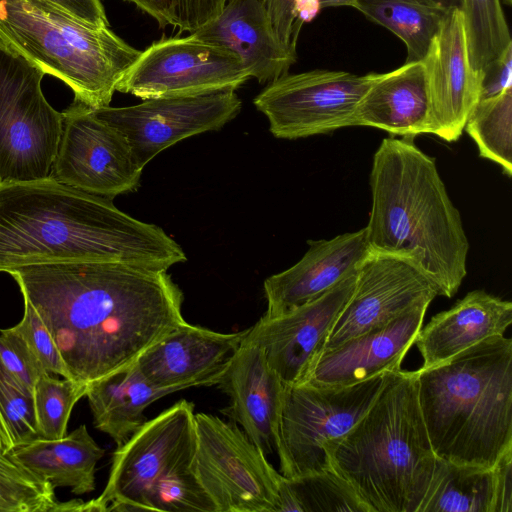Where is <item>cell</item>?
I'll return each mask as SVG.
<instances>
[{"label": "cell", "instance_id": "obj_1", "mask_svg": "<svg viewBox=\"0 0 512 512\" xmlns=\"http://www.w3.org/2000/svg\"><path fill=\"white\" fill-rule=\"evenodd\" d=\"M50 332L71 379L89 384L132 365L186 321L167 270L65 262L9 272Z\"/></svg>", "mask_w": 512, "mask_h": 512}, {"label": "cell", "instance_id": "obj_2", "mask_svg": "<svg viewBox=\"0 0 512 512\" xmlns=\"http://www.w3.org/2000/svg\"><path fill=\"white\" fill-rule=\"evenodd\" d=\"M186 260L161 227L131 217L113 199L52 176L0 183V272L87 261L168 270Z\"/></svg>", "mask_w": 512, "mask_h": 512}, {"label": "cell", "instance_id": "obj_3", "mask_svg": "<svg viewBox=\"0 0 512 512\" xmlns=\"http://www.w3.org/2000/svg\"><path fill=\"white\" fill-rule=\"evenodd\" d=\"M369 250L403 259L437 294L452 297L467 274L469 242L435 159L410 138H385L369 176Z\"/></svg>", "mask_w": 512, "mask_h": 512}, {"label": "cell", "instance_id": "obj_4", "mask_svg": "<svg viewBox=\"0 0 512 512\" xmlns=\"http://www.w3.org/2000/svg\"><path fill=\"white\" fill-rule=\"evenodd\" d=\"M416 377L436 457L493 468L512 449L511 338H487Z\"/></svg>", "mask_w": 512, "mask_h": 512}, {"label": "cell", "instance_id": "obj_5", "mask_svg": "<svg viewBox=\"0 0 512 512\" xmlns=\"http://www.w3.org/2000/svg\"><path fill=\"white\" fill-rule=\"evenodd\" d=\"M324 450L331 469L369 512H417L436 455L419 406L416 371L386 372L369 409Z\"/></svg>", "mask_w": 512, "mask_h": 512}, {"label": "cell", "instance_id": "obj_6", "mask_svg": "<svg viewBox=\"0 0 512 512\" xmlns=\"http://www.w3.org/2000/svg\"><path fill=\"white\" fill-rule=\"evenodd\" d=\"M0 44L63 81L75 102L93 109L110 105L141 54L109 26L85 23L41 0H0Z\"/></svg>", "mask_w": 512, "mask_h": 512}, {"label": "cell", "instance_id": "obj_7", "mask_svg": "<svg viewBox=\"0 0 512 512\" xmlns=\"http://www.w3.org/2000/svg\"><path fill=\"white\" fill-rule=\"evenodd\" d=\"M44 75L0 44V183L51 176L63 114L42 92Z\"/></svg>", "mask_w": 512, "mask_h": 512}, {"label": "cell", "instance_id": "obj_8", "mask_svg": "<svg viewBox=\"0 0 512 512\" xmlns=\"http://www.w3.org/2000/svg\"><path fill=\"white\" fill-rule=\"evenodd\" d=\"M386 372L343 387L284 385L277 453L294 479L332 470L324 447L344 436L374 402Z\"/></svg>", "mask_w": 512, "mask_h": 512}, {"label": "cell", "instance_id": "obj_9", "mask_svg": "<svg viewBox=\"0 0 512 512\" xmlns=\"http://www.w3.org/2000/svg\"><path fill=\"white\" fill-rule=\"evenodd\" d=\"M195 447L194 404L181 400L146 420L124 444L117 446L103 492L84 502V511H144L152 486L192 464Z\"/></svg>", "mask_w": 512, "mask_h": 512}, {"label": "cell", "instance_id": "obj_10", "mask_svg": "<svg viewBox=\"0 0 512 512\" xmlns=\"http://www.w3.org/2000/svg\"><path fill=\"white\" fill-rule=\"evenodd\" d=\"M193 471L217 512H276L282 474L236 424L195 414Z\"/></svg>", "mask_w": 512, "mask_h": 512}, {"label": "cell", "instance_id": "obj_11", "mask_svg": "<svg viewBox=\"0 0 512 512\" xmlns=\"http://www.w3.org/2000/svg\"><path fill=\"white\" fill-rule=\"evenodd\" d=\"M251 78L231 50L197 38L162 37L127 70L116 91L142 100L236 91Z\"/></svg>", "mask_w": 512, "mask_h": 512}, {"label": "cell", "instance_id": "obj_12", "mask_svg": "<svg viewBox=\"0 0 512 512\" xmlns=\"http://www.w3.org/2000/svg\"><path fill=\"white\" fill-rule=\"evenodd\" d=\"M377 73L316 69L286 73L254 98L253 104L279 139H300L354 126L356 107Z\"/></svg>", "mask_w": 512, "mask_h": 512}, {"label": "cell", "instance_id": "obj_13", "mask_svg": "<svg viewBox=\"0 0 512 512\" xmlns=\"http://www.w3.org/2000/svg\"><path fill=\"white\" fill-rule=\"evenodd\" d=\"M62 114L63 130L51 176L110 199L136 190L143 168L126 138L82 103L73 101Z\"/></svg>", "mask_w": 512, "mask_h": 512}, {"label": "cell", "instance_id": "obj_14", "mask_svg": "<svg viewBox=\"0 0 512 512\" xmlns=\"http://www.w3.org/2000/svg\"><path fill=\"white\" fill-rule=\"evenodd\" d=\"M236 91L190 97H164L125 106L94 109L128 141L144 168L161 151L188 137L217 131L241 111Z\"/></svg>", "mask_w": 512, "mask_h": 512}, {"label": "cell", "instance_id": "obj_15", "mask_svg": "<svg viewBox=\"0 0 512 512\" xmlns=\"http://www.w3.org/2000/svg\"><path fill=\"white\" fill-rule=\"evenodd\" d=\"M357 272L324 295L286 313L262 316L243 340L260 346L284 385L305 381L355 287Z\"/></svg>", "mask_w": 512, "mask_h": 512}, {"label": "cell", "instance_id": "obj_16", "mask_svg": "<svg viewBox=\"0 0 512 512\" xmlns=\"http://www.w3.org/2000/svg\"><path fill=\"white\" fill-rule=\"evenodd\" d=\"M437 295L431 282L408 262L370 251L324 351L384 326L420 299Z\"/></svg>", "mask_w": 512, "mask_h": 512}, {"label": "cell", "instance_id": "obj_17", "mask_svg": "<svg viewBox=\"0 0 512 512\" xmlns=\"http://www.w3.org/2000/svg\"><path fill=\"white\" fill-rule=\"evenodd\" d=\"M423 62L430 106V134L447 142L457 141L480 99L479 74L470 63L460 9L447 12Z\"/></svg>", "mask_w": 512, "mask_h": 512}, {"label": "cell", "instance_id": "obj_18", "mask_svg": "<svg viewBox=\"0 0 512 512\" xmlns=\"http://www.w3.org/2000/svg\"><path fill=\"white\" fill-rule=\"evenodd\" d=\"M433 299L424 297L384 326L324 351L301 384L350 386L401 369L402 360L414 344Z\"/></svg>", "mask_w": 512, "mask_h": 512}, {"label": "cell", "instance_id": "obj_19", "mask_svg": "<svg viewBox=\"0 0 512 512\" xmlns=\"http://www.w3.org/2000/svg\"><path fill=\"white\" fill-rule=\"evenodd\" d=\"M247 332L220 333L185 322L146 349L134 364L158 388L178 392L215 385Z\"/></svg>", "mask_w": 512, "mask_h": 512}, {"label": "cell", "instance_id": "obj_20", "mask_svg": "<svg viewBox=\"0 0 512 512\" xmlns=\"http://www.w3.org/2000/svg\"><path fill=\"white\" fill-rule=\"evenodd\" d=\"M230 399V417L265 455L277 450L284 384L262 348L242 340L216 384Z\"/></svg>", "mask_w": 512, "mask_h": 512}, {"label": "cell", "instance_id": "obj_21", "mask_svg": "<svg viewBox=\"0 0 512 512\" xmlns=\"http://www.w3.org/2000/svg\"><path fill=\"white\" fill-rule=\"evenodd\" d=\"M308 244L296 264L264 281V316L286 313L324 295L356 273L370 253L365 228Z\"/></svg>", "mask_w": 512, "mask_h": 512}, {"label": "cell", "instance_id": "obj_22", "mask_svg": "<svg viewBox=\"0 0 512 512\" xmlns=\"http://www.w3.org/2000/svg\"><path fill=\"white\" fill-rule=\"evenodd\" d=\"M191 34L234 52L261 84L288 73L297 60L296 49L278 39L260 0H227L216 18Z\"/></svg>", "mask_w": 512, "mask_h": 512}, {"label": "cell", "instance_id": "obj_23", "mask_svg": "<svg viewBox=\"0 0 512 512\" xmlns=\"http://www.w3.org/2000/svg\"><path fill=\"white\" fill-rule=\"evenodd\" d=\"M511 323L510 301L484 290L471 291L419 330L414 344L423 359L421 367L441 364L487 338L504 335Z\"/></svg>", "mask_w": 512, "mask_h": 512}, {"label": "cell", "instance_id": "obj_24", "mask_svg": "<svg viewBox=\"0 0 512 512\" xmlns=\"http://www.w3.org/2000/svg\"><path fill=\"white\" fill-rule=\"evenodd\" d=\"M429 114L425 64L411 61L376 74L356 107L354 126L379 128L413 139L430 134Z\"/></svg>", "mask_w": 512, "mask_h": 512}, {"label": "cell", "instance_id": "obj_25", "mask_svg": "<svg viewBox=\"0 0 512 512\" xmlns=\"http://www.w3.org/2000/svg\"><path fill=\"white\" fill-rule=\"evenodd\" d=\"M8 452L40 480L75 495L94 491L96 465L105 453L84 424L60 439L40 438Z\"/></svg>", "mask_w": 512, "mask_h": 512}, {"label": "cell", "instance_id": "obj_26", "mask_svg": "<svg viewBox=\"0 0 512 512\" xmlns=\"http://www.w3.org/2000/svg\"><path fill=\"white\" fill-rule=\"evenodd\" d=\"M175 392L153 386L133 363L89 383L85 396L95 427L120 446L145 423L151 403Z\"/></svg>", "mask_w": 512, "mask_h": 512}, {"label": "cell", "instance_id": "obj_27", "mask_svg": "<svg viewBox=\"0 0 512 512\" xmlns=\"http://www.w3.org/2000/svg\"><path fill=\"white\" fill-rule=\"evenodd\" d=\"M417 512H496L495 467L455 464L436 457Z\"/></svg>", "mask_w": 512, "mask_h": 512}, {"label": "cell", "instance_id": "obj_28", "mask_svg": "<svg viewBox=\"0 0 512 512\" xmlns=\"http://www.w3.org/2000/svg\"><path fill=\"white\" fill-rule=\"evenodd\" d=\"M353 8L405 44L406 62L424 60L448 12L420 0H356Z\"/></svg>", "mask_w": 512, "mask_h": 512}, {"label": "cell", "instance_id": "obj_29", "mask_svg": "<svg viewBox=\"0 0 512 512\" xmlns=\"http://www.w3.org/2000/svg\"><path fill=\"white\" fill-rule=\"evenodd\" d=\"M369 512L352 487L333 470L294 479L282 475L276 512Z\"/></svg>", "mask_w": 512, "mask_h": 512}, {"label": "cell", "instance_id": "obj_30", "mask_svg": "<svg viewBox=\"0 0 512 512\" xmlns=\"http://www.w3.org/2000/svg\"><path fill=\"white\" fill-rule=\"evenodd\" d=\"M479 155L512 175V87L481 99L470 113L465 128Z\"/></svg>", "mask_w": 512, "mask_h": 512}, {"label": "cell", "instance_id": "obj_31", "mask_svg": "<svg viewBox=\"0 0 512 512\" xmlns=\"http://www.w3.org/2000/svg\"><path fill=\"white\" fill-rule=\"evenodd\" d=\"M469 59L479 72L512 45L500 0H462Z\"/></svg>", "mask_w": 512, "mask_h": 512}, {"label": "cell", "instance_id": "obj_32", "mask_svg": "<svg viewBox=\"0 0 512 512\" xmlns=\"http://www.w3.org/2000/svg\"><path fill=\"white\" fill-rule=\"evenodd\" d=\"M54 489L0 450V512H69V501L60 502Z\"/></svg>", "mask_w": 512, "mask_h": 512}, {"label": "cell", "instance_id": "obj_33", "mask_svg": "<svg viewBox=\"0 0 512 512\" xmlns=\"http://www.w3.org/2000/svg\"><path fill=\"white\" fill-rule=\"evenodd\" d=\"M0 430L12 448L40 439L34 391L23 385L0 359Z\"/></svg>", "mask_w": 512, "mask_h": 512}, {"label": "cell", "instance_id": "obj_34", "mask_svg": "<svg viewBox=\"0 0 512 512\" xmlns=\"http://www.w3.org/2000/svg\"><path fill=\"white\" fill-rule=\"evenodd\" d=\"M87 384L70 378L60 380L44 373L35 384L34 402L41 437L48 440L66 435L75 404L86 395Z\"/></svg>", "mask_w": 512, "mask_h": 512}, {"label": "cell", "instance_id": "obj_35", "mask_svg": "<svg viewBox=\"0 0 512 512\" xmlns=\"http://www.w3.org/2000/svg\"><path fill=\"white\" fill-rule=\"evenodd\" d=\"M144 511L217 512V508L197 479L192 464H188L152 486L144 501Z\"/></svg>", "mask_w": 512, "mask_h": 512}, {"label": "cell", "instance_id": "obj_36", "mask_svg": "<svg viewBox=\"0 0 512 512\" xmlns=\"http://www.w3.org/2000/svg\"><path fill=\"white\" fill-rule=\"evenodd\" d=\"M23 300V317L13 327L24 337L45 371L71 379L66 364L47 327L33 306L26 299Z\"/></svg>", "mask_w": 512, "mask_h": 512}, {"label": "cell", "instance_id": "obj_37", "mask_svg": "<svg viewBox=\"0 0 512 512\" xmlns=\"http://www.w3.org/2000/svg\"><path fill=\"white\" fill-rule=\"evenodd\" d=\"M0 359L23 385L33 391L40 376L48 373L14 327L0 330Z\"/></svg>", "mask_w": 512, "mask_h": 512}, {"label": "cell", "instance_id": "obj_38", "mask_svg": "<svg viewBox=\"0 0 512 512\" xmlns=\"http://www.w3.org/2000/svg\"><path fill=\"white\" fill-rule=\"evenodd\" d=\"M176 27L181 31L195 32L216 18L227 0H174Z\"/></svg>", "mask_w": 512, "mask_h": 512}, {"label": "cell", "instance_id": "obj_39", "mask_svg": "<svg viewBox=\"0 0 512 512\" xmlns=\"http://www.w3.org/2000/svg\"><path fill=\"white\" fill-rule=\"evenodd\" d=\"M480 99L494 97L512 87V45L479 72Z\"/></svg>", "mask_w": 512, "mask_h": 512}, {"label": "cell", "instance_id": "obj_40", "mask_svg": "<svg viewBox=\"0 0 512 512\" xmlns=\"http://www.w3.org/2000/svg\"><path fill=\"white\" fill-rule=\"evenodd\" d=\"M278 39L285 46L296 49L293 39L295 4L297 0H260Z\"/></svg>", "mask_w": 512, "mask_h": 512}, {"label": "cell", "instance_id": "obj_41", "mask_svg": "<svg viewBox=\"0 0 512 512\" xmlns=\"http://www.w3.org/2000/svg\"><path fill=\"white\" fill-rule=\"evenodd\" d=\"M50 3L75 18L98 27L109 26L101 0H41Z\"/></svg>", "mask_w": 512, "mask_h": 512}, {"label": "cell", "instance_id": "obj_42", "mask_svg": "<svg viewBox=\"0 0 512 512\" xmlns=\"http://www.w3.org/2000/svg\"><path fill=\"white\" fill-rule=\"evenodd\" d=\"M496 512L512 511V449L496 463Z\"/></svg>", "mask_w": 512, "mask_h": 512}, {"label": "cell", "instance_id": "obj_43", "mask_svg": "<svg viewBox=\"0 0 512 512\" xmlns=\"http://www.w3.org/2000/svg\"><path fill=\"white\" fill-rule=\"evenodd\" d=\"M151 16L161 28L176 27L174 0H124Z\"/></svg>", "mask_w": 512, "mask_h": 512}, {"label": "cell", "instance_id": "obj_44", "mask_svg": "<svg viewBox=\"0 0 512 512\" xmlns=\"http://www.w3.org/2000/svg\"><path fill=\"white\" fill-rule=\"evenodd\" d=\"M445 11L460 9L462 0H420Z\"/></svg>", "mask_w": 512, "mask_h": 512}, {"label": "cell", "instance_id": "obj_45", "mask_svg": "<svg viewBox=\"0 0 512 512\" xmlns=\"http://www.w3.org/2000/svg\"><path fill=\"white\" fill-rule=\"evenodd\" d=\"M355 1L356 0H319V3L321 9L341 6H348L353 8Z\"/></svg>", "mask_w": 512, "mask_h": 512}, {"label": "cell", "instance_id": "obj_46", "mask_svg": "<svg viewBox=\"0 0 512 512\" xmlns=\"http://www.w3.org/2000/svg\"><path fill=\"white\" fill-rule=\"evenodd\" d=\"M0 450L4 451V452H7L8 450V446H7V442L0 430Z\"/></svg>", "mask_w": 512, "mask_h": 512}, {"label": "cell", "instance_id": "obj_47", "mask_svg": "<svg viewBox=\"0 0 512 512\" xmlns=\"http://www.w3.org/2000/svg\"><path fill=\"white\" fill-rule=\"evenodd\" d=\"M504 4L510 6L512 4V0H503Z\"/></svg>", "mask_w": 512, "mask_h": 512}]
</instances>
